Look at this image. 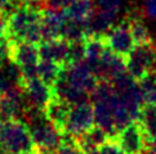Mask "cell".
Listing matches in <instances>:
<instances>
[{"mask_svg": "<svg viewBox=\"0 0 156 154\" xmlns=\"http://www.w3.org/2000/svg\"><path fill=\"white\" fill-rule=\"evenodd\" d=\"M44 9V8H43ZM30 7H18L8 15L9 40L39 45L43 41L41 10Z\"/></svg>", "mask_w": 156, "mask_h": 154, "instance_id": "obj_1", "label": "cell"}, {"mask_svg": "<svg viewBox=\"0 0 156 154\" xmlns=\"http://www.w3.org/2000/svg\"><path fill=\"white\" fill-rule=\"evenodd\" d=\"M22 122L29 129L35 148L57 150L63 142V132L47 117L45 111L29 107Z\"/></svg>", "mask_w": 156, "mask_h": 154, "instance_id": "obj_2", "label": "cell"}, {"mask_svg": "<svg viewBox=\"0 0 156 154\" xmlns=\"http://www.w3.org/2000/svg\"><path fill=\"white\" fill-rule=\"evenodd\" d=\"M0 142L12 154H26L35 150L30 131L21 121L0 123Z\"/></svg>", "mask_w": 156, "mask_h": 154, "instance_id": "obj_3", "label": "cell"}, {"mask_svg": "<svg viewBox=\"0 0 156 154\" xmlns=\"http://www.w3.org/2000/svg\"><path fill=\"white\" fill-rule=\"evenodd\" d=\"M10 59L21 68L22 75H23V81L39 77L37 65L40 62L39 45L10 40Z\"/></svg>", "mask_w": 156, "mask_h": 154, "instance_id": "obj_4", "label": "cell"}, {"mask_svg": "<svg viewBox=\"0 0 156 154\" xmlns=\"http://www.w3.org/2000/svg\"><path fill=\"white\" fill-rule=\"evenodd\" d=\"M156 59L155 44H141L136 45L132 53L125 58L126 72L137 81L152 73Z\"/></svg>", "mask_w": 156, "mask_h": 154, "instance_id": "obj_5", "label": "cell"}, {"mask_svg": "<svg viewBox=\"0 0 156 154\" xmlns=\"http://www.w3.org/2000/svg\"><path fill=\"white\" fill-rule=\"evenodd\" d=\"M96 126L94 108L92 103H83L71 108L69 118L63 127V134L77 139Z\"/></svg>", "mask_w": 156, "mask_h": 154, "instance_id": "obj_6", "label": "cell"}, {"mask_svg": "<svg viewBox=\"0 0 156 154\" xmlns=\"http://www.w3.org/2000/svg\"><path fill=\"white\" fill-rule=\"evenodd\" d=\"M61 77L70 85L88 92V94H92L99 81L96 73L90 68V65L87 63V60L65 65Z\"/></svg>", "mask_w": 156, "mask_h": 154, "instance_id": "obj_7", "label": "cell"}, {"mask_svg": "<svg viewBox=\"0 0 156 154\" xmlns=\"http://www.w3.org/2000/svg\"><path fill=\"white\" fill-rule=\"evenodd\" d=\"M115 141L125 152V154H143L147 146L146 134L138 121L121 130L116 135Z\"/></svg>", "mask_w": 156, "mask_h": 154, "instance_id": "obj_8", "label": "cell"}, {"mask_svg": "<svg viewBox=\"0 0 156 154\" xmlns=\"http://www.w3.org/2000/svg\"><path fill=\"white\" fill-rule=\"evenodd\" d=\"M105 40L110 50H112L118 55H121L122 58L129 55L137 45L126 21L121 22L118 26H114L105 36Z\"/></svg>", "mask_w": 156, "mask_h": 154, "instance_id": "obj_9", "label": "cell"}, {"mask_svg": "<svg viewBox=\"0 0 156 154\" xmlns=\"http://www.w3.org/2000/svg\"><path fill=\"white\" fill-rule=\"evenodd\" d=\"M23 90L29 107L45 111L48 104L54 98L53 86L44 82L40 77L23 81Z\"/></svg>", "mask_w": 156, "mask_h": 154, "instance_id": "obj_10", "label": "cell"}, {"mask_svg": "<svg viewBox=\"0 0 156 154\" xmlns=\"http://www.w3.org/2000/svg\"><path fill=\"white\" fill-rule=\"evenodd\" d=\"M67 17L65 10L44 8L41 10V31L43 41L62 38V32L65 28Z\"/></svg>", "mask_w": 156, "mask_h": 154, "instance_id": "obj_11", "label": "cell"}, {"mask_svg": "<svg viewBox=\"0 0 156 154\" xmlns=\"http://www.w3.org/2000/svg\"><path fill=\"white\" fill-rule=\"evenodd\" d=\"M70 50V42L65 38H55V40H45L39 44V54L40 59L51 60L65 65L67 62Z\"/></svg>", "mask_w": 156, "mask_h": 154, "instance_id": "obj_12", "label": "cell"}, {"mask_svg": "<svg viewBox=\"0 0 156 154\" xmlns=\"http://www.w3.org/2000/svg\"><path fill=\"white\" fill-rule=\"evenodd\" d=\"M116 14L110 10L105 9H94L90 18L87 21V28H88V37H105L107 32L112 28L114 21L116 18Z\"/></svg>", "mask_w": 156, "mask_h": 154, "instance_id": "obj_13", "label": "cell"}, {"mask_svg": "<svg viewBox=\"0 0 156 154\" xmlns=\"http://www.w3.org/2000/svg\"><path fill=\"white\" fill-rule=\"evenodd\" d=\"M53 92L55 98L66 102L71 107L79 105V104L83 103H88L90 100V94L76 89V87L70 85L69 82H66L62 77H59L58 81L53 85Z\"/></svg>", "mask_w": 156, "mask_h": 154, "instance_id": "obj_14", "label": "cell"}, {"mask_svg": "<svg viewBox=\"0 0 156 154\" xmlns=\"http://www.w3.org/2000/svg\"><path fill=\"white\" fill-rule=\"evenodd\" d=\"M23 85V75L21 68L12 59L0 65V91L2 94Z\"/></svg>", "mask_w": 156, "mask_h": 154, "instance_id": "obj_15", "label": "cell"}, {"mask_svg": "<svg viewBox=\"0 0 156 154\" xmlns=\"http://www.w3.org/2000/svg\"><path fill=\"white\" fill-rule=\"evenodd\" d=\"M110 139L111 137L107 135V132H105L98 126H94L85 134L79 136L76 140L87 154H96L99 150V148L106 144Z\"/></svg>", "mask_w": 156, "mask_h": 154, "instance_id": "obj_16", "label": "cell"}, {"mask_svg": "<svg viewBox=\"0 0 156 154\" xmlns=\"http://www.w3.org/2000/svg\"><path fill=\"white\" fill-rule=\"evenodd\" d=\"M71 108L72 107L70 104H67L66 102L61 100V99L55 98V96L52 99L51 103L48 104V107L45 108L47 117L51 119L59 130H62V132H63V127L66 125V121L69 118Z\"/></svg>", "mask_w": 156, "mask_h": 154, "instance_id": "obj_17", "label": "cell"}, {"mask_svg": "<svg viewBox=\"0 0 156 154\" xmlns=\"http://www.w3.org/2000/svg\"><path fill=\"white\" fill-rule=\"evenodd\" d=\"M106 49H107V44H106L105 37L90 36L85 38V60L90 65L93 72L99 64V60L105 54Z\"/></svg>", "mask_w": 156, "mask_h": 154, "instance_id": "obj_18", "label": "cell"}, {"mask_svg": "<svg viewBox=\"0 0 156 154\" xmlns=\"http://www.w3.org/2000/svg\"><path fill=\"white\" fill-rule=\"evenodd\" d=\"M138 122L146 134L147 141L156 140V102L143 104L139 112Z\"/></svg>", "mask_w": 156, "mask_h": 154, "instance_id": "obj_19", "label": "cell"}, {"mask_svg": "<svg viewBox=\"0 0 156 154\" xmlns=\"http://www.w3.org/2000/svg\"><path fill=\"white\" fill-rule=\"evenodd\" d=\"M126 22L129 25V28L132 31L133 38L137 45H141V44H151V34H150L148 27L146 26V23L143 22L142 17L139 15L137 12H132L126 18Z\"/></svg>", "mask_w": 156, "mask_h": 154, "instance_id": "obj_20", "label": "cell"}, {"mask_svg": "<svg viewBox=\"0 0 156 154\" xmlns=\"http://www.w3.org/2000/svg\"><path fill=\"white\" fill-rule=\"evenodd\" d=\"M67 19L87 22L94 12L93 0H75L69 8L63 9Z\"/></svg>", "mask_w": 156, "mask_h": 154, "instance_id": "obj_21", "label": "cell"}, {"mask_svg": "<svg viewBox=\"0 0 156 154\" xmlns=\"http://www.w3.org/2000/svg\"><path fill=\"white\" fill-rule=\"evenodd\" d=\"M65 65L55 63V62H51V60H43L40 59L37 65V76L40 79L47 82L48 85L53 86L55 82L58 81V79L62 75Z\"/></svg>", "mask_w": 156, "mask_h": 154, "instance_id": "obj_22", "label": "cell"}, {"mask_svg": "<svg viewBox=\"0 0 156 154\" xmlns=\"http://www.w3.org/2000/svg\"><path fill=\"white\" fill-rule=\"evenodd\" d=\"M88 37V28L87 22H77L67 19L65 25V28L62 32V38H65L69 42L76 41H84Z\"/></svg>", "mask_w": 156, "mask_h": 154, "instance_id": "obj_23", "label": "cell"}, {"mask_svg": "<svg viewBox=\"0 0 156 154\" xmlns=\"http://www.w3.org/2000/svg\"><path fill=\"white\" fill-rule=\"evenodd\" d=\"M139 89L142 92V98L144 103H155L156 102V76L155 73H150L142 80L138 81Z\"/></svg>", "mask_w": 156, "mask_h": 154, "instance_id": "obj_24", "label": "cell"}, {"mask_svg": "<svg viewBox=\"0 0 156 154\" xmlns=\"http://www.w3.org/2000/svg\"><path fill=\"white\" fill-rule=\"evenodd\" d=\"M83 60H85V40L70 42L69 57H67V62H66L65 65L75 64V63L83 62Z\"/></svg>", "mask_w": 156, "mask_h": 154, "instance_id": "obj_25", "label": "cell"}, {"mask_svg": "<svg viewBox=\"0 0 156 154\" xmlns=\"http://www.w3.org/2000/svg\"><path fill=\"white\" fill-rule=\"evenodd\" d=\"M55 154H87V153L83 150V148L79 145V142H77L75 137L65 135L63 142L61 144L58 149L55 150Z\"/></svg>", "mask_w": 156, "mask_h": 154, "instance_id": "obj_26", "label": "cell"}, {"mask_svg": "<svg viewBox=\"0 0 156 154\" xmlns=\"http://www.w3.org/2000/svg\"><path fill=\"white\" fill-rule=\"evenodd\" d=\"M97 154H125V152L119 146L115 139H110L106 144H103L99 148Z\"/></svg>", "mask_w": 156, "mask_h": 154, "instance_id": "obj_27", "label": "cell"}, {"mask_svg": "<svg viewBox=\"0 0 156 154\" xmlns=\"http://www.w3.org/2000/svg\"><path fill=\"white\" fill-rule=\"evenodd\" d=\"M96 3H97V8H99V9H105V10L118 13L121 8L122 0H96Z\"/></svg>", "mask_w": 156, "mask_h": 154, "instance_id": "obj_28", "label": "cell"}, {"mask_svg": "<svg viewBox=\"0 0 156 154\" xmlns=\"http://www.w3.org/2000/svg\"><path fill=\"white\" fill-rule=\"evenodd\" d=\"M20 5L17 0H0V14H4L8 17Z\"/></svg>", "mask_w": 156, "mask_h": 154, "instance_id": "obj_29", "label": "cell"}, {"mask_svg": "<svg viewBox=\"0 0 156 154\" xmlns=\"http://www.w3.org/2000/svg\"><path fill=\"white\" fill-rule=\"evenodd\" d=\"M74 2H75V0H47V2H45V8L63 10L66 8H69Z\"/></svg>", "mask_w": 156, "mask_h": 154, "instance_id": "obj_30", "label": "cell"}, {"mask_svg": "<svg viewBox=\"0 0 156 154\" xmlns=\"http://www.w3.org/2000/svg\"><path fill=\"white\" fill-rule=\"evenodd\" d=\"M8 38H9L8 17L4 14H0V42L7 41Z\"/></svg>", "mask_w": 156, "mask_h": 154, "instance_id": "obj_31", "label": "cell"}, {"mask_svg": "<svg viewBox=\"0 0 156 154\" xmlns=\"http://www.w3.org/2000/svg\"><path fill=\"white\" fill-rule=\"evenodd\" d=\"M20 7H30V8H37L43 9L45 8V2L47 0H17Z\"/></svg>", "mask_w": 156, "mask_h": 154, "instance_id": "obj_32", "label": "cell"}, {"mask_svg": "<svg viewBox=\"0 0 156 154\" xmlns=\"http://www.w3.org/2000/svg\"><path fill=\"white\" fill-rule=\"evenodd\" d=\"M144 12L150 18L156 19V0H144Z\"/></svg>", "mask_w": 156, "mask_h": 154, "instance_id": "obj_33", "label": "cell"}, {"mask_svg": "<svg viewBox=\"0 0 156 154\" xmlns=\"http://www.w3.org/2000/svg\"><path fill=\"white\" fill-rule=\"evenodd\" d=\"M143 154H156V140L147 141L146 150H144Z\"/></svg>", "mask_w": 156, "mask_h": 154, "instance_id": "obj_34", "label": "cell"}, {"mask_svg": "<svg viewBox=\"0 0 156 154\" xmlns=\"http://www.w3.org/2000/svg\"><path fill=\"white\" fill-rule=\"evenodd\" d=\"M32 154H55V152L49 150V149H43V148H35V150L32 152Z\"/></svg>", "mask_w": 156, "mask_h": 154, "instance_id": "obj_35", "label": "cell"}, {"mask_svg": "<svg viewBox=\"0 0 156 154\" xmlns=\"http://www.w3.org/2000/svg\"><path fill=\"white\" fill-rule=\"evenodd\" d=\"M0 154H12V153H10L7 148L2 144V142H0Z\"/></svg>", "mask_w": 156, "mask_h": 154, "instance_id": "obj_36", "label": "cell"}, {"mask_svg": "<svg viewBox=\"0 0 156 154\" xmlns=\"http://www.w3.org/2000/svg\"><path fill=\"white\" fill-rule=\"evenodd\" d=\"M155 48H156V44H155ZM152 72L155 73V76H156V59H155V65H154V71Z\"/></svg>", "mask_w": 156, "mask_h": 154, "instance_id": "obj_37", "label": "cell"}, {"mask_svg": "<svg viewBox=\"0 0 156 154\" xmlns=\"http://www.w3.org/2000/svg\"><path fill=\"white\" fill-rule=\"evenodd\" d=\"M0 98H2V91H0Z\"/></svg>", "mask_w": 156, "mask_h": 154, "instance_id": "obj_38", "label": "cell"}, {"mask_svg": "<svg viewBox=\"0 0 156 154\" xmlns=\"http://www.w3.org/2000/svg\"><path fill=\"white\" fill-rule=\"evenodd\" d=\"M26 154H32V153H26Z\"/></svg>", "mask_w": 156, "mask_h": 154, "instance_id": "obj_39", "label": "cell"}, {"mask_svg": "<svg viewBox=\"0 0 156 154\" xmlns=\"http://www.w3.org/2000/svg\"><path fill=\"white\" fill-rule=\"evenodd\" d=\"M96 154H97V153H96Z\"/></svg>", "mask_w": 156, "mask_h": 154, "instance_id": "obj_40", "label": "cell"}]
</instances>
